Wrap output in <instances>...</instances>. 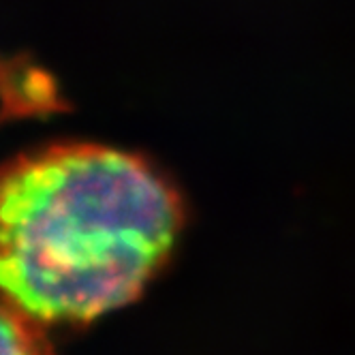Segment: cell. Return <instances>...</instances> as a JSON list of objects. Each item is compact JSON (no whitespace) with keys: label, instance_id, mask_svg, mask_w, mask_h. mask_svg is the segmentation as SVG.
<instances>
[{"label":"cell","instance_id":"1","mask_svg":"<svg viewBox=\"0 0 355 355\" xmlns=\"http://www.w3.org/2000/svg\"><path fill=\"white\" fill-rule=\"evenodd\" d=\"M167 178L120 148L49 144L0 165V297L78 325L139 297L182 232Z\"/></svg>","mask_w":355,"mask_h":355},{"label":"cell","instance_id":"2","mask_svg":"<svg viewBox=\"0 0 355 355\" xmlns=\"http://www.w3.org/2000/svg\"><path fill=\"white\" fill-rule=\"evenodd\" d=\"M43 327L0 297V355H56Z\"/></svg>","mask_w":355,"mask_h":355}]
</instances>
